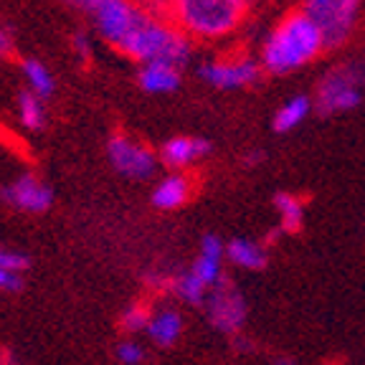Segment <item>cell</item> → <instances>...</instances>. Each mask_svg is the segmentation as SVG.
<instances>
[{
	"mask_svg": "<svg viewBox=\"0 0 365 365\" xmlns=\"http://www.w3.org/2000/svg\"><path fill=\"white\" fill-rule=\"evenodd\" d=\"M327 51L322 31L314 26V21L302 11H289L274 23L267 36L259 43V63L264 74L287 76L299 68L309 66Z\"/></svg>",
	"mask_w": 365,
	"mask_h": 365,
	"instance_id": "cell-1",
	"label": "cell"
},
{
	"mask_svg": "<svg viewBox=\"0 0 365 365\" xmlns=\"http://www.w3.org/2000/svg\"><path fill=\"white\" fill-rule=\"evenodd\" d=\"M251 0H173L170 21L193 43H221L241 31Z\"/></svg>",
	"mask_w": 365,
	"mask_h": 365,
	"instance_id": "cell-2",
	"label": "cell"
},
{
	"mask_svg": "<svg viewBox=\"0 0 365 365\" xmlns=\"http://www.w3.org/2000/svg\"><path fill=\"white\" fill-rule=\"evenodd\" d=\"M117 53L137 63L165 61L182 68L188 66L190 58H193L195 43L178 29L170 18L148 16L140 23V29L120 46Z\"/></svg>",
	"mask_w": 365,
	"mask_h": 365,
	"instance_id": "cell-3",
	"label": "cell"
},
{
	"mask_svg": "<svg viewBox=\"0 0 365 365\" xmlns=\"http://www.w3.org/2000/svg\"><path fill=\"white\" fill-rule=\"evenodd\" d=\"M360 3L363 0H302L299 8L314 21L327 51H335L348 43L360 18Z\"/></svg>",
	"mask_w": 365,
	"mask_h": 365,
	"instance_id": "cell-4",
	"label": "cell"
},
{
	"mask_svg": "<svg viewBox=\"0 0 365 365\" xmlns=\"http://www.w3.org/2000/svg\"><path fill=\"white\" fill-rule=\"evenodd\" d=\"M198 76L208 86H213V89L236 91L257 84L264 76V68L257 56H251L246 51H234L200 61Z\"/></svg>",
	"mask_w": 365,
	"mask_h": 365,
	"instance_id": "cell-5",
	"label": "cell"
},
{
	"mask_svg": "<svg viewBox=\"0 0 365 365\" xmlns=\"http://www.w3.org/2000/svg\"><path fill=\"white\" fill-rule=\"evenodd\" d=\"M314 112L322 117H332V114H342L355 109L363 102V84L355 76L350 63H340V66L327 68L322 79L317 81L312 94Z\"/></svg>",
	"mask_w": 365,
	"mask_h": 365,
	"instance_id": "cell-6",
	"label": "cell"
},
{
	"mask_svg": "<svg viewBox=\"0 0 365 365\" xmlns=\"http://www.w3.org/2000/svg\"><path fill=\"white\" fill-rule=\"evenodd\" d=\"M148 16L153 13L143 11L132 0H97V6L89 11L94 31L114 51H120V46L140 29V23Z\"/></svg>",
	"mask_w": 365,
	"mask_h": 365,
	"instance_id": "cell-7",
	"label": "cell"
},
{
	"mask_svg": "<svg viewBox=\"0 0 365 365\" xmlns=\"http://www.w3.org/2000/svg\"><path fill=\"white\" fill-rule=\"evenodd\" d=\"M107 158L114 170L120 173V175L130 178V180H148V178H153L158 173L160 163L155 150H150L145 143L125 135V132H114L109 137Z\"/></svg>",
	"mask_w": 365,
	"mask_h": 365,
	"instance_id": "cell-8",
	"label": "cell"
},
{
	"mask_svg": "<svg viewBox=\"0 0 365 365\" xmlns=\"http://www.w3.org/2000/svg\"><path fill=\"white\" fill-rule=\"evenodd\" d=\"M205 314L211 319V325L223 335H236L244 327L246 319V302L244 294L236 289V284L231 279L223 277L208 294L205 302Z\"/></svg>",
	"mask_w": 365,
	"mask_h": 365,
	"instance_id": "cell-9",
	"label": "cell"
},
{
	"mask_svg": "<svg viewBox=\"0 0 365 365\" xmlns=\"http://www.w3.org/2000/svg\"><path fill=\"white\" fill-rule=\"evenodd\" d=\"M0 198L3 203L16 208L23 213H43L51 208L53 203V190L46 185L43 180H38L36 175L26 173V175L16 178L8 185L0 188Z\"/></svg>",
	"mask_w": 365,
	"mask_h": 365,
	"instance_id": "cell-10",
	"label": "cell"
},
{
	"mask_svg": "<svg viewBox=\"0 0 365 365\" xmlns=\"http://www.w3.org/2000/svg\"><path fill=\"white\" fill-rule=\"evenodd\" d=\"M208 153H211V143L203 140V137L175 135L163 143L158 158L170 173H182L185 168L195 165L198 160H203Z\"/></svg>",
	"mask_w": 365,
	"mask_h": 365,
	"instance_id": "cell-11",
	"label": "cell"
},
{
	"mask_svg": "<svg viewBox=\"0 0 365 365\" xmlns=\"http://www.w3.org/2000/svg\"><path fill=\"white\" fill-rule=\"evenodd\" d=\"M223 257H226V244H223L218 236L205 234L203 239H200L198 259L193 262L190 272H193L208 289H213V287L223 279Z\"/></svg>",
	"mask_w": 365,
	"mask_h": 365,
	"instance_id": "cell-12",
	"label": "cell"
},
{
	"mask_svg": "<svg viewBox=\"0 0 365 365\" xmlns=\"http://www.w3.org/2000/svg\"><path fill=\"white\" fill-rule=\"evenodd\" d=\"M137 86L148 94H170L180 86L182 81V68L173 66L165 61H150V63H140L137 68Z\"/></svg>",
	"mask_w": 365,
	"mask_h": 365,
	"instance_id": "cell-13",
	"label": "cell"
},
{
	"mask_svg": "<svg viewBox=\"0 0 365 365\" xmlns=\"http://www.w3.org/2000/svg\"><path fill=\"white\" fill-rule=\"evenodd\" d=\"M190 193H193V182L185 173H168L153 188V203L160 211H175L188 203Z\"/></svg>",
	"mask_w": 365,
	"mask_h": 365,
	"instance_id": "cell-14",
	"label": "cell"
},
{
	"mask_svg": "<svg viewBox=\"0 0 365 365\" xmlns=\"http://www.w3.org/2000/svg\"><path fill=\"white\" fill-rule=\"evenodd\" d=\"M182 314L173 307H163L158 312H153V319H150L148 325V337L160 345V348H170L175 345L178 337L182 335Z\"/></svg>",
	"mask_w": 365,
	"mask_h": 365,
	"instance_id": "cell-15",
	"label": "cell"
},
{
	"mask_svg": "<svg viewBox=\"0 0 365 365\" xmlns=\"http://www.w3.org/2000/svg\"><path fill=\"white\" fill-rule=\"evenodd\" d=\"M312 109H314V102H312V97H309V94H294V97H289L284 104H279V107H277V112H274V117H272L274 132L297 130V127L307 120Z\"/></svg>",
	"mask_w": 365,
	"mask_h": 365,
	"instance_id": "cell-16",
	"label": "cell"
},
{
	"mask_svg": "<svg viewBox=\"0 0 365 365\" xmlns=\"http://www.w3.org/2000/svg\"><path fill=\"white\" fill-rule=\"evenodd\" d=\"M226 259L234 267L249 269V272H262L267 267L269 257L267 249L259 244H254L251 239H231L226 244Z\"/></svg>",
	"mask_w": 365,
	"mask_h": 365,
	"instance_id": "cell-17",
	"label": "cell"
},
{
	"mask_svg": "<svg viewBox=\"0 0 365 365\" xmlns=\"http://www.w3.org/2000/svg\"><path fill=\"white\" fill-rule=\"evenodd\" d=\"M274 208L279 213V228L284 234H297L304 226V200L294 193H277Z\"/></svg>",
	"mask_w": 365,
	"mask_h": 365,
	"instance_id": "cell-18",
	"label": "cell"
},
{
	"mask_svg": "<svg viewBox=\"0 0 365 365\" xmlns=\"http://www.w3.org/2000/svg\"><path fill=\"white\" fill-rule=\"evenodd\" d=\"M21 71H23L26 84H29V89L34 91L36 97H41L43 102L53 97L56 81H53V74L48 71V66H46L43 61H38V58H23Z\"/></svg>",
	"mask_w": 365,
	"mask_h": 365,
	"instance_id": "cell-19",
	"label": "cell"
},
{
	"mask_svg": "<svg viewBox=\"0 0 365 365\" xmlns=\"http://www.w3.org/2000/svg\"><path fill=\"white\" fill-rule=\"evenodd\" d=\"M16 112H18V122H21L26 130H31V132L43 130V125H46V102L41 97H36L31 89L18 91Z\"/></svg>",
	"mask_w": 365,
	"mask_h": 365,
	"instance_id": "cell-20",
	"label": "cell"
},
{
	"mask_svg": "<svg viewBox=\"0 0 365 365\" xmlns=\"http://www.w3.org/2000/svg\"><path fill=\"white\" fill-rule=\"evenodd\" d=\"M170 292L175 297H180L182 302L193 304V307H200V304L205 307L208 294H211V289H208L193 272H185V274H180V277H175V279L170 282Z\"/></svg>",
	"mask_w": 365,
	"mask_h": 365,
	"instance_id": "cell-21",
	"label": "cell"
},
{
	"mask_svg": "<svg viewBox=\"0 0 365 365\" xmlns=\"http://www.w3.org/2000/svg\"><path fill=\"white\" fill-rule=\"evenodd\" d=\"M150 319H153V309L143 302H135L122 312L120 317V327L127 335H140V332H148Z\"/></svg>",
	"mask_w": 365,
	"mask_h": 365,
	"instance_id": "cell-22",
	"label": "cell"
},
{
	"mask_svg": "<svg viewBox=\"0 0 365 365\" xmlns=\"http://www.w3.org/2000/svg\"><path fill=\"white\" fill-rule=\"evenodd\" d=\"M117 360L122 365H140L145 360V348L135 340H125L117 345Z\"/></svg>",
	"mask_w": 365,
	"mask_h": 365,
	"instance_id": "cell-23",
	"label": "cell"
},
{
	"mask_svg": "<svg viewBox=\"0 0 365 365\" xmlns=\"http://www.w3.org/2000/svg\"><path fill=\"white\" fill-rule=\"evenodd\" d=\"M26 267H29V257H26V254L13 251V249H0V269L23 274V269Z\"/></svg>",
	"mask_w": 365,
	"mask_h": 365,
	"instance_id": "cell-24",
	"label": "cell"
},
{
	"mask_svg": "<svg viewBox=\"0 0 365 365\" xmlns=\"http://www.w3.org/2000/svg\"><path fill=\"white\" fill-rule=\"evenodd\" d=\"M71 48H74V53H76V58L79 61H89L91 58V36L86 34L84 29H79V31H74L71 34Z\"/></svg>",
	"mask_w": 365,
	"mask_h": 365,
	"instance_id": "cell-25",
	"label": "cell"
},
{
	"mask_svg": "<svg viewBox=\"0 0 365 365\" xmlns=\"http://www.w3.org/2000/svg\"><path fill=\"white\" fill-rule=\"evenodd\" d=\"M132 3H137L143 11L153 13V16H158V18L170 16V6H173V0H132Z\"/></svg>",
	"mask_w": 365,
	"mask_h": 365,
	"instance_id": "cell-26",
	"label": "cell"
},
{
	"mask_svg": "<svg viewBox=\"0 0 365 365\" xmlns=\"http://www.w3.org/2000/svg\"><path fill=\"white\" fill-rule=\"evenodd\" d=\"M23 289V277L18 272H8L0 269V292H21Z\"/></svg>",
	"mask_w": 365,
	"mask_h": 365,
	"instance_id": "cell-27",
	"label": "cell"
},
{
	"mask_svg": "<svg viewBox=\"0 0 365 365\" xmlns=\"http://www.w3.org/2000/svg\"><path fill=\"white\" fill-rule=\"evenodd\" d=\"M16 53V34L8 26H0V58H11Z\"/></svg>",
	"mask_w": 365,
	"mask_h": 365,
	"instance_id": "cell-28",
	"label": "cell"
},
{
	"mask_svg": "<svg viewBox=\"0 0 365 365\" xmlns=\"http://www.w3.org/2000/svg\"><path fill=\"white\" fill-rule=\"evenodd\" d=\"M61 3H66V6L74 8V11H84V13H89L91 8L97 6V0H61Z\"/></svg>",
	"mask_w": 365,
	"mask_h": 365,
	"instance_id": "cell-29",
	"label": "cell"
},
{
	"mask_svg": "<svg viewBox=\"0 0 365 365\" xmlns=\"http://www.w3.org/2000/svg\"><path fill=\"white\" fill-rule=\"evenodd\" d=\"M262 160H264V153H262V150H251V153H246V155H244V163H246V165H259Z\"/></svg>",
	"mask_w": 365,
	"mask_h": 365,
	"instance_id": "cell-30",
	"label": "cell"
},
{
	"mask_svg": "<svg viewBox=\"0 0 365 365\" xmlns=\"http://www.w3.org/2000/svg\"><path fill=\"white\" fill-rule=\"evenodd\" d=\"M350 66H353V71H355V76H358V81L365 86V58H363V61H353Z\"/></svg>",
	"mask_w": 365,
	"mask_h": 365,
	"instance_id": "cell-31",
	"label": "cell"
},
{
	"mask_svg": "<svg viewBox=\"0 0 365 365\" xmlns=\"http://www.w3.org/2000/svg\"><path fill=\"white\" fill-rule=\"evenodd\" d=\"M274 365H297L294 358H287V355H282V358L274 360Z\"/></svg>",
	"mask_w": 365,
	"mask_h": 365,
	"instance_id": "cell-32",
	"label": "cell"
}]
</instances>
